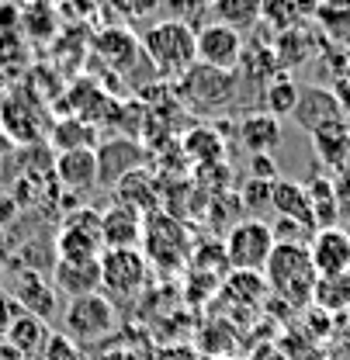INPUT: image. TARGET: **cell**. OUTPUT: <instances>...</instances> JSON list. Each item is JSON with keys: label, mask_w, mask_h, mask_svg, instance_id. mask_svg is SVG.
Here are the masks:
<instances>
[{"label": "cell", "mask_w": 350, "mask_h": 360, "mask_svg": "<svg viewBox=\"0 0 350 360\" xmlns=\"http://www.w3.org/2000/svg\"><path fill=\"white\" fill-rule=\"evenodd\" d=\"M315 277L319 274L312 267L306 243H274L270 260L263 267V281H267V291L281 298V305H292V309L312 305Z\"/></svg>", "instance_id": "cell-1"}, {"label": "cell", "mask_w": 350, "mask_h": 360, "mask_svg": "<svg viewBox=\"0 0 350 360\" xmlns=\"http://www.w3.org/2000/svg\"><path fill=\"white\" fill-rule=\"evenodd\" d=\"M194 232L187 222H180L174 212H153L142 219V239L139 250L149 260V267L160 274H180L194 257Z\"/></svg>", "instance_id": "cell-2"}, {"label": "cell", "mask_w": 350, "mask_h": 360, "mask_svg": "<svg viewBox=\"0 0 350 360\" xmlns=\"http://www.w3.org/2000/svg\"><path fill=\"white\" fill-rule=\"evenodd\" d=\"M142 56L153 63L156 77L170 80V77H180L187 73L194 63H198V49H194V28L184 25V21H156L142 32Z\"/></svg>", "instance_id": "cell-3"}, {"label": "cell", "mask_w": 350, "mask_h": 360, "mask_svg": "<svg viewBox=\"0 0 350 360\" xmlns=\"http://www.w3.org/2000/svg\"><path fill=\"white\" fill-rule=\"evenodd\" d=\"M239 94V73L229 70H215L205 63H194L187 73H180L174 84V97L198 115H212L219 108H229Z\"/></svg>", "instance_id": "cell-4"}, {"label": "cell", "mask_w": 350, "mask_h": 360, "mask_svg": "<svg viewBox=\"0 0 350 360\" xmlns=\"http://www.w3.org/2000/svg\"><path fill=\"white\" fill-rule=\"evenodd\" d=\"M118 326V309L104 291H94L84 298H70L63 309V336L73 340L77 347L101 343L115 333Z\"/></svg>", "instance_id": "cell-5"}, {"label": "cell", "mask_w": 350, "mask_h": 360, "mask_svg": "<svg viewBox=\"0 0 350 360\" xmlns=\"http://www.w3.org/2000/svg\"><path fill=\"white\" fill-rule=\"evenodd\" d=\"M101 291L111 298V302H129V298H139L146 288H149V277H153V267L149 260L142 257L139 246H129V250H104L101 253Z\"/></svg>", "instance_id": "cell-6"}, {"label": "cell", "mask_w": 350, "mask_h": 360, "mask_svg": "<svg viewBox=\"0 0 350 360\" xmlns=\"http://www.w3.org/2000/svg\"><path fill=\"white\" fill-rule=\"evenodd\" d=\"M52 250H56V260H70V264L101 260L104 243H101L97 212H94V208L70 212V215L59 222V232H56V239H52Z\"/></svg>", "instance_id": "cell-7"}, {"label": "cell", "mask_w": 350, "mask_h": 360, "mask_svg": "<svg viewBox=\"0 0 350 360\" xmlns=\"http://www.w3.org/2000/svg\"><path fill=\"white\" fill-rule=\"evenodd\" d=\"M225 264L232 270H257L263 274L270 250H274V232L263 219H239L225 236Z\"/></svg>", "instance_id": "cell-8"}, {"label": "cell", "mask_w": 350, "mask_h": 360, "mask_svg": "<svg viewBox=\"0 0 350 360\" xmlns=\"http://www.w3.org/2000/svg\"><path fill=\"white\" fill-rule=\"evenodd\" d=\"M94 160H97V187H115L122 177H129L132 170L146 163V146L129 135H115L97 142Z\"/></svg>", "instance_id": "cell-9"}, {"label": "cell", "mask_w": 350, "mask_h": 360, "mask_svg": "<svg viewBox=\"0 0 350 360\" xmlns=\"http://www.w3.org/2000/svg\"><path fill=\"white\" fill-rule=\"evenodd\" d=\"M7 295L14 298V305H18L21 312L39 315V319H45V322H52V319L59 315V291L52 288L49 274H42V270L18 267Z\"/></svg>", "instance_id": "cell-10"}, {"label": "cell", "mask_w": 350, "mask_h": 360, "mask_svg": "<svg viewBox=\"0 0 350 360\" xmlns=\"http://www.w3.org/2000/svg\"><path fill=\"white\" fill-rule=\"evenodd\" d=\"M194 49H198V63L236 73V66L243 59V32L219 25V21H208V25L194 28Z\"/></svg>", "instance_id": "cell-11"}, {"label": "cell", "mask_w": 350, "mask_h": 360, "mask_svg": "<svg viewBox=\"0 0 350 360\" xmlns=\"http://www.w3.org/2000/svg\"><path fill=\"white\" fill-rule=\"evenodd\" d=\"M142 219H146L142 212H135L132 205L111 198V201L97 212L104 250H129V246H139V239H142Z\"/></svg>", "instance_id": "cell-12"}, {"label": "cell", "mask_w": 350, "mask_h": 360, "mask_svg": "<svg viewBox=\"0 0 350 360\" xmlns=\"http://www.w3.org/2000/svg\"><path fill=\"white\" fill-rule=\"evenodd\" d=\"M308 257H312V267L319 277L350 274V232L340 225L315 229L312 243H308Z\"/></svg>", "instance_id": "cell-13"}, {"label": "cell", "mask_w": 350, "mask_h": 360, "mask_svg": "<svg viewBox=\"0 0 350 360\" xmlns=\"http://www.w3.org/2000/svg\"><path fill=\"white\" fill-rule=\"evenodd\" d=\"M292 122L302 129V132H315L323 125H333V122H347L344 111H340V101L333 97L330 87H302L299 90V101H295V111H292Z\"/></svg>", "instance_id": "cell-14"}, {"label": "cell", "mask_w": 350, "mask_h": 360, "mask_svg": "<svg viewBox=\"0 0 350 360\" xmlns=\"http://www.w3.org/2000/svg\"><path fill=\"white\" fill-rule=\"evenodd\" d=\"M52 177L59 180L63 191L70 194H87L97 187V160L94 149H73V153H56L52 156Z\"/></svg>", "instance_id": "cell-15"}, {"label": "cell", "mask_w": 350, "mask_h": 360, "mask_svg": "<svg viewBox=\"0 0 350 360\" xmlns=\"http://www.w3.org/2000/svg\"><path fill=\"white\" fill-rule=\"evenodd\" d=\"M94 49H97V56H101L115 73H132V70L139 66V59H142L139 35H132L129 28H122V25L104 28V32L94 39Z\"/></svg>", "instance_id": "cell-16"}, {"label": "cell", "mask_w": 350, "mask_h": 360, "mask_svg": "<svg viewBox=\"0 0 350 360\" xmlns=\"http://www.w3.org/2000/svg\"><path fill=\"white\" fill-rule=\"evenodd\" d=\"M111 191H115V198H118V201L132 205V208H135V212H142V215H153V212H160V208H163V187H160L156 174H153V170H146V167L132 170L129 177H122Z\"/></svg>", "instance_id": "cell-17"}, {"label": "cell", "mask_w": 350, "mask_h": 360, "mask_svg": "<svg viewBox=\"0 0 350 360\" xmlns=\"http://www.w3.org/2000/svg\"><path fill=\"white\" fill-rule=\"evenodd\" d=\"M49 281L52 288L70 302V298H84L101 291V264L90 260V264H70V260H56L49 270Z\"/></svg>", "instance_id": "cell-18"}, {"label": "cell", "mask_w": 350, "mask_h": 360, "mask_svg": "<svg viewBox=\"0 0 350 360\" xmlns=\"http://www.w3.org/2000/svg\"><path fill=\"white\" fill-rule=\"evenodd\" d=\"M270 208L277 212V219L306 225L308 232H315V219H312V201H308L306 184L299 180H274L270 184Z\"/></svg>", "instance_id": "cell-19"}, {"label": "cell", "mask_w": 350, "mask_h": 360, "mask_svg": "<svg viewBox=\"0 0 350 360\" xmlns=\"http://www.w3.org/2000/svg\"><path fill=\"white\" fill-rule=\"evenodd\" d=\"M4 340H7L25 360H42L45 347H49V340H52V329H49V322L39 319V315L21 312L11 326H7Z\"/></svg>", "instance_id": "cell-20"}, {"label": "cell", "mask_w": 350, "mask_h": 360, "mask_svg": "<svg viewBox=\"0 0 350 360\" xmlns=\"http://www.w3.org/2000/svg\"><path fill=\"white\" fill-rule=\"evenodd\" d=\"M312 139V153L323 167L330 170H344L350 167V122H333V125H323L308 135Z\"/></svg>", "instance_id": "cell-21"}, {"label": "cell", "mask_w": 350, "mask_h": 360, "mask_svg": "<svg viewBox=\"0 0 350 360\" xmlns=\"http://www.w3.org/2000/svg\"><path fill=\"white\" fill-rule=\"evenodd\" d=\"M236 139L250 149V156H270L281 146V122L267 111H254L239 122Z\"/></svg>", "instance_id": "cell-22"}, {"label": "cell", "mask_w": 350, "mask_h": 360, "mask_svg": "<svg viewBox=\"0 0 350 360\" xmlns=\"http://www.w3.org/2000/svg\"><path fill=\"white\" fill-rule=\"evenodd\" d=\"M49 139H52V149L56 153H73V149H97V139H101V129L90 125L84 118H63L49 129Z\"/></svg>", "instance_id": "cell-23"}, {"label": "cell", "mask_w": 350, "mask_h": 360, "mask_svg": "<svg viewBox=\"0 0 350 360\" xmlns=\"http://www.w3.org/2000/svg\"><path fill=\"white\" fill-rule=\"evenodd\" d=\"M312 309L323 312V315L350 312V274L315 277V288H312Z\"/></svg>", "instance_id": "cell-24"}, {"label": "cell", "mask_w": 350, "mask_h": 360, "mask_svg": "<svg viewBox=\"0 0 350 360\" xmlns=\"http://www.w3.org/2000/svg\"><path fill=\"white\" fill-rule=\"evenodd\" d=\"M261 11H263V0H208L212 21L229 25V28H236V32L261 25Z\"/></svg>", "instance_id": "cell-25"}, {"label": "cell", "mask_w": 350, "mask_h": 360, "mask_svg": "<svg viewBox=\"0 0 350 360\" xmlns=\"http://www.w3.org/2000/svg\"><path fill=\"white\" fill-rule=\"evenodd\" d=\"M299 84H295V77L292 73H274L267 84H263V111L267 115H274L277 122L281 118H292V111H295V101H299Z\"/></svg>", "instance_id": "cell-26"}, {"label": "cell", "mask_w": 350, "mask_h": 360, "mask_svg": "<svg viewBox=\"0 0 350 360\" xmlns=\"http://www.w3.org/2000/svg\"><path fill=\"white\" fill-rule=\"evenodd\" d=\"M222 295L225 298H232L236 305H261L263 298H267V281H263V274L257 270H232L225 281H222Z\"/></svg>", "instance_id": "cell-27"}, {"label": "cell", "mask_w": 350, "mask_h": 360, "mask_svg": "<svg viewBox=\"0 0 350 360\" xmlns=\"http://www.w3.org/2000/svg\"><path fill=\"white\" fill-rule=\"evenodd\" d=\"M180 146H184L187 160H198V167L222 163V156H225V142L219 139V132H215V129H205V125L191 129V132L184 135Z\"/></svg>", "instance_id": "cell-28"}, {"label": "cell", "mask_w": 350, "mask_h": 360, "mask_svg": "<svg viewBox=\"0 0 350 360\" xmlns=\"http://www.w3.org/2000/svg\"><path fill=\"white\" fill-rule=\"evenodd\" d=\"M315 21L337 45H350V0H319Z\"/></svg>", "instance_id": "cell-29"}, {"label": "cell", "mask_w": 350, "mask_h": 360, "mask_svg": "<svg viewBox=\"0 0 350 360\" xmlns=\"http://www.w3.org/2000/svg\"><path fill=\"white\" fill-rule=\"evenodd\" d=\"M308 52H312V39H308V32L299 25V28H288V32H281L277 35V42H274V59H277V66L288 73L292 66H299V63H306Z\"/></svg>", "instance_id": "cell-30"}, {"label": "cell", "mask_w": 350, "mask_h": 360, "mask_svg": "<svg viewBox=\"0 0 350 360\" xmlns=\"http://www.w3.org/2000/svg\"><path fill=\"white\" fill-rule=\"evenodd\" d=\"M261 21H267L277 35L288 32V28H299V14H295V0H263Z\"/></svg>", "instance_id": "cell-31"}, {"label": "cell", "mask_w": 350, "mask_h": 360, "mask_svg": "<svg viewBox=\"0 0 350 360\" xmlns=\"http://www.w3.org/2000/svg\"><path fill=\"white\" fill-rule=\"evenodd\" d=\"M270 184H274V180H257V177H250L246 184H243V191H239V205H243L246 212H254L250 219H261L257 212L270 208Z\"/></svg>", "instance_id": "cell-32"}, {"label": "cell", "mask_w": 350, "mask_h": 360, "mask_svg": "<svg viewBox=\"0 0 350 360\" xmlns=\"http://www.w3.org/2000/svg\"><path fill=\"white\" fill-rule=\"evenodd\" d=\"M42 360H80V347L73 340H66L63 333H52L49 347H45Z\"/></svg>", "instance_id": "cell-33"}, {"label": "cell", "mask_w": 350, "mask_h": 360, "mask_svg": "<svg viewBox=\"0 0 350 360\" xmlns=\"http://www.w3.org/2000/svg\"><path fill=\"white\" fill-rule=\"evenodd\" d=\"M167 7H170V18L174 21H184V25H191L194 28V18L201 14V11H208V4H201V0H163Z\"/></svg>", "instance_id": "cell-34"}, {"label": "cell", "mask_w": 350, "mask_h": 360, "mask_svg": "<svg viewBox=\"0 0 350 360\" xmlns=\"http://www.w3.org/2000/svg\"><path fill=\"white\" fill-rule=\"evenodd\" d=\"M156 360H205L201 350L194 343H170V347H160Z\"/></svg>", "instance_id": "cell-35"}, {"label": "cell", "mask_w": 350, "mask_h": 360, "mask_svg": "<svg viewBox=\"0 0 350 360\" xmlns=\"http://www.w3.org/2000/svg\"><path fill=\"white\" fill-rule=\"evenodd\" d=\"M250 177L277 180V163H274V156H254V160H250Z\"/></svg>", "instance_id": "cell-36"}, {"label": "cell", "mask_w": 350, "mask_h": 360, "mask_svg": "<svg viewBox=\"0 0 350 360\" xmlns=\"http://www.w3.org/2000/svg\"><path fill=\"white\" fill-rule=\"evenodd\" d=\"M18 315H21V309L14 305V298H11L7 291H0V333H7V326H11Z\"/></svg>", "instance_id": "cell-37"}, {"label": "cell", "mask_w": 350, "mask_h": 360, "mask_svg": "<svg viewBox=\"0 0 350 360\" xmlns=\"http://www.w3.org/2000/svg\"><path fill=\"white\" fill-rule=\"evenodd\" d=\"M330 90H333V97L340 101V111H344V118L350 122V73H347V77H340V80H337V84H333Z\"/></svg>", "instance_id": "cell-38"}, {"label": "cell", "mask_w": 350, "mask_h": 360, "mask_svg": "<svg viewBox=\"0 0 350 360\" xmlns=\"http://www.w3.org/2000/svg\"><path fill=\"white\" fill-rule=\"evenodd\" d=\"M160 4H163V0H132V11H135V14H153Z\"/></svg>", "instance_id": "cell-39"}, {"label": "cell", "mask_w": 350, "mask_h": 360, "mask_svg": "<svg viewBox=\"0 0 350 360\" xmlns=\"http://www.w3.org/2000/svg\"><path fill=\"white\" fill-rule=\"evenodd\" d=\"M14 149H18V146H14V139H11V135L0 129V160H4L7 153H14Z\"/></svg>", "instance_id": "cell-40"}, {"label": "cell", "mask_w": 350, "mask_h": 360, "mask_svg": "<svg viewBox=\"0 0 350 360\" xmlns=\"http://www.w3.org/2000/svg\"><path fill=\"white\" fill-rule=\"evenodd\" d=\"M0 360H25V357H21V354H18V350L7 343V340H0Z\"/></svg>", "instance_id": "cell-41"}, {"label": "cell", "mask_w": 350, "mask_h": 360, "mask_svg": "<svg viewBox=\"0 0 350 360\" xmlns=\"http://www.w3.org/2000/svg\"><path fill=\"white\" fill-rule=\"evenodd\" d=\"M4 250H7V229L0 225V257H4Z\"/></svg>", "instance_id": "cell-42"}, {"label": "cell", "mask_w": 350, "mask_h": 360, "mask_svg": "<svg viewBox=\"0 0 350 360\" xmlns=\"http://www.w3.org/2000/svg\"><path fill=\"white\" fill-rule=\"evenodd\" d=\"M208 360H243L239 354H225V357H208Z\"/></svg>", "instance_id": "cell-43"}]
</instances>
